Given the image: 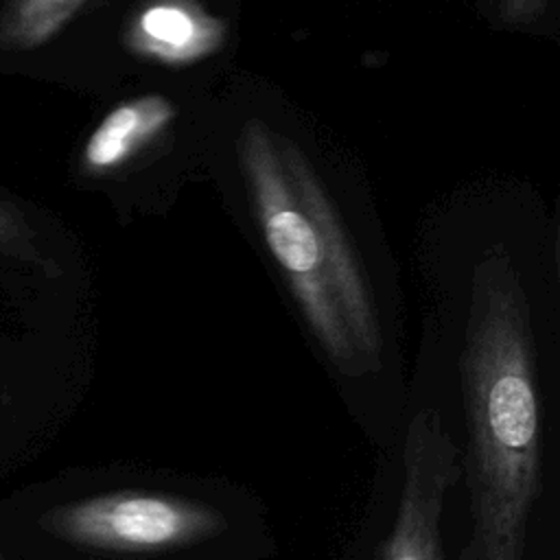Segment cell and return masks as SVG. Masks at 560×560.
Masks as SVG:
<instances>
[{
  "instance_id": "cell-1",
  "label": "cell",
  "mask_w": 560,
  "mask_h": 560,
  "mask_svg": "<svg viewBox=\"0 0 560 560\" xmlns=\"http://www.w3.org/2000/svg\"><path fill=\"white\" fill-rule=\"evenodd\" d=\"M472 536L462 560H521L540 488V396L527 311L508 280L475 302L464 352Z\"/></svg>"
},
{
  "instance_id": "cell-5",
  "label": "cell",
  "mask_w": 560,
  "mask_h": 560,
  "mask_svg": "<svg viewBox=\"0 0 560 560\" xmlns=\"http://www.w3.org/2000/svg\"><path fill=\"white\" fill-rule=\"evenodd\" d=\"M276 149H278V158L284 168V175L291 184V190L315 230L328 289L348 328V335L359 354V361L378 365V359H381L378 319L374 313L368 282L361 276V269L357 265L348 236L335 214V208L326 197L315 171L302 155V151L287 138L278 140Z\"/></svg>"
},
{
  "instance_id": "cell-6",
  "label": "cell",
  "mask_w": 560,
  "mask_h": 560,
  "mask_svg": "<svg viewBox=\"0 0 560 560\" xmlns=\"http://www.w3.org/2000/svg\"><path fill=\"white\" fill-rule=\"evenodd\" d=\"M225 42V24L188 0H155L144 7L131 31L129 46L149 61L166 66L195 63Z\"/></svg>"
},
{
  "instance_id": "cell-2",
  "label": "cell",
  "mask_w": 560,
  "mask_h": 560,
  "mask_svg": "<svg viewBox=\"0 0 560 560\" xmlns=\"http://www.w3.org/2000/svg\"><path fill=\"white\" fill-rule=\"evenodd\" d=\"M228 512L192 492L118 488L52 508L42 529L55 538L131 560H175L223 540Z\"/></svg>"
},
{
  "instance_id": "cell-3",
  "label": "cell",
  "mask_w": 560,
  "mask_h": 560,
  "mask_svg": "<svg viewBox=\"0 0 560 560\" xmlns=\"http://www.w3.org/2000/svg\"><path fill=\"white\" fill-rule=\"evenodd\" d=\"M238 151L267 247L282 267L311 332L339 370L352 372L361 365L359 354L328 289L315 230L291 190L267 125L249 120L241 131Z\"/></svg>"
},
{
  "instance_id": "cell-4",
  "label": "cell",
  "mask_w": 560,
  "mask_h": 560,
  "mask_svg": "<svg viewBox=\"0 0 560 560\" xmlns=\"http://www.w3.org/2000/svg\"><path fill=\"white\" fill-rule=\"evenodd\" d=\"M459 472V453L442 418L431 409L418 411L405 438L396 512L376 560H446L442 516Z\"/></svg>"
},
{
  "instance_id": "cell-7",
  "label": "cell",
  "mask_w": 560,
  "mask_h": 560,
  "mask_svg": "<svg viewBox=\"0 0 560 560\" xmlns=\"http://www.w3.org/2000/svg\"><path fill=\"white\" fill-rule=\"evenodd\" d=\"M175 118V107L160 94L129 101L105 116L85 147L92 168H112L131 158Z\"/></svg>"
}]
</instances>
